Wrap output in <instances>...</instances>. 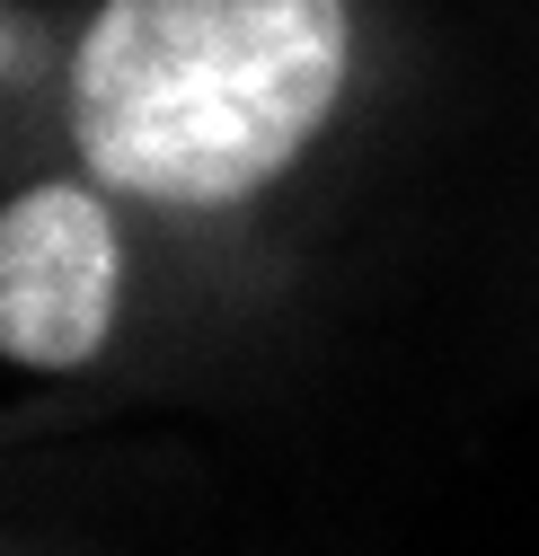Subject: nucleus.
I'll list each match as a JSON object with an SVG mask.
<instances>
[{
  "label": "nucleus",
  "instance_id": "f257e3e1",
  "mask_svg": "<svg viewBox=\"0 0 539 556\" xmlns=\"http://www.w3.org/2000/svg\"><path fill=\"white\" fill-rule=\"evenodd\" d=\"M10 168L72 160L204 283L213 327L292 292L301 230L408 89L398 0H10Z\"/></svg>",
  "mask_w": 539,
  "mask_h": 556
},
{
  "label": "nucleus",
  "instance_id": "f03ea898",
  "mask_svg": "<svg viewBox=\"0 0 539 556\" xmlns=\"http://www.w3.org/2000/svg\"><path fill=\"white\" fill-rule=\"evenodd\" d=\"M213 336L186 256L72 160H18L0 194V363L45 389L124 380Z\"/></svg>",
  "mask_w": 539,
  "mask_h": 556
}]
</instances>
